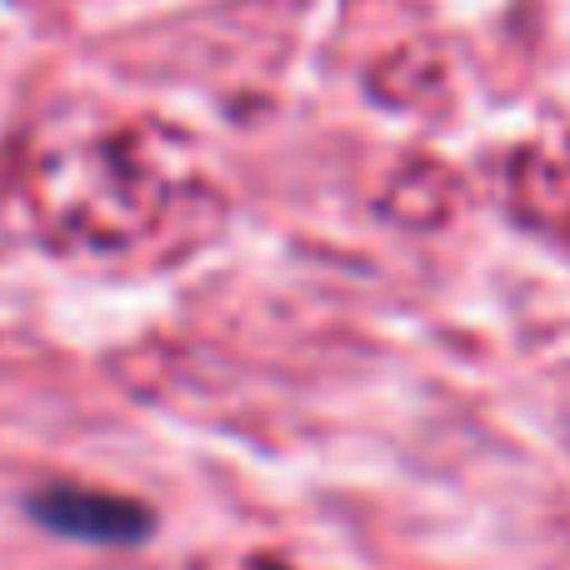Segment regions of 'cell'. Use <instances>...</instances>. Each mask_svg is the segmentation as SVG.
Returning <instances> with one entry per match:
<instances>
[{"mask_svg":"<svg viewBox=\"0 0 570 570\" xmlns=\"http://www.w3.org/2000/svg\"><path fill=\"white\" fill-rule=\"evenodd\" d=\"M30 515L50 525L56 535H76V541L96 546H136L150 531V511L126 495L106 491H76V485H50L30 501Z\"/></svg>","mask_w":570,"mask_h":570,"instance_id":"cell-1","label":"cell"}]
</instances>
